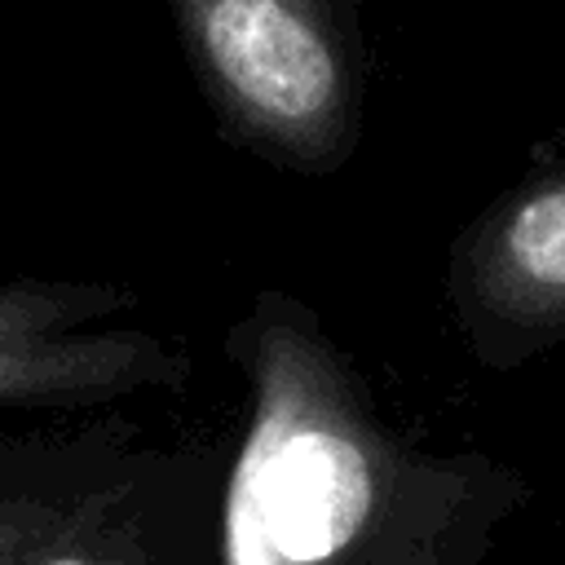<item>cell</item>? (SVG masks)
Wrapping results in <instances>:
<instances>
[{"label":"cell","instance_id":"cell-1","mask_svg":"<svg viewBox=\"0 0 565 565\" xmlns=\"http://www.w3.org/2000/svg\"><path fill=\"white\" fill-rule=\"evenodd\" d=\"M243 384L216 565H486L530 503L499 455L406 428L313 305L260 287L225 331Z\"/></svg>","mask_w":565,"mask_h":565},{"label":"cell","instance_id":"cell-2","mask_svg":"<svg viewBox=\"0 0 565 565\" xmlns=\"http://www.w3.org/2000/svg\"><path fill=\"white\" fill-rule=\"evenodd\" d=\"M185 66L238 150L291 177H335L362 141L358 0H168Z\"/></svg>","mask_w":565,"mask_h":565},{"label":"cell","instance_id":"cell-3","mask_svg":"<svg viewBox=\"0 0 565 565\" xmlns=\"http://www.w3.org/2000/svg\"><path fill=\"white\" fill-rule=\"evenodd\" d=\"M137 309L141 296L110 278L0 282V411L84 415L185 393L190 344L141 322Z\"/></svg>","mask_w":565,"mask_h":565},{"label":"cell","instance_id":"cell-4","mask_svg":"<svg viewBox=\"0 0 565 565\" xmlns=\"http://www.w3.org/2000/svg\"><path fill=\"white\" fill-rule=\"evenodd\" d=\"M446 309L486 371L565 344V159L494 194L446 252Z\"/></svg>","mask_w":565,"mask_h":565},{"label":"cell","instance_id":"cell-5","mask_svg":"<svg viewBox=\"0 0 565 565\" xmlns=\"http://www.w3.org/2000/svg\"><path fill=\"white\" fill-rule=\"evenodd\" d=\"M146 450L124 415L0 437V565H31L79 530Z\"/></svg>","mask_w":565,"mask_h":565},{"label":"cell","instance_id":"cell-6","mask_svg":"<svg viewBox=\"0 0 565 565\" xmlns=\"http://www.w3.org/2000/svg\"><path fill=\"white\" fill-rule=\"evenodd\" d=\"M221 450L159 446L119 490L31 565H216Z\"/></svg>","mask_w":565,"mask_h":565}]
</instances>
